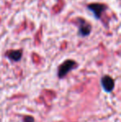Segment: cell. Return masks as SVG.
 <instances>
[{"label":"cell","mask_w":121,"mask_h":122,"mask_svg":"<svg viewBox=\"0 0 121 122\" xmlns=\"http://www.w3.org/2000/svg\"><path fill=\"white\" fill-rule=\"evenodd\" d=\"M76 66V62L73 60H66L61 65H60L58 68V77L59 78H64L71 70H73Z\"/></svg>","instance_id":"obj_1"},{"label":"cell","mask_w":121,"mask_h":122,"mask_svg":"<svg viewBox=\"0 0 121 122\" xmlns=\"http://www.w3.org/2000/svg\"><path fill=\"white\" fill-rule=\"evenodd\" d=\"M7 57L13 61H18L21 60L22 56H23V52L20 50H13V51H9L6 53Z\"/></svg>","instance_id":"obj_5"},{"label":"cell","mask_w":121,"mask_h":122,"mask_svg":"<svg viewBox=\"0 0 121 122\" xmlns=\"http://www.w3.org/2000/svg\"><path fill=\"white\" fill-rule=\"evenodd\" d=\"M87 8L89 10H91L96 19H100L103 13L107 9L106 5L101 4V3H91L87 5Z\"/></svg>","instance_id":"obj_2"},{"label":"cell","mask_w":121,"mask_h":122,"mask_svg":"<svg viewBox=\"0 0 121 122\" xmlns=\"http://www.w3.org/2000/svg\"><path fill=\"white\" fill-rule=\"evenodd\" d=\"M24 122H34V118L32 116H25L24 118Z\"/></svg>","instance_id":"obj_6"},{"label":"cell","mask_w":121,"mask_h":122,"mask_svg":"<svg viewBox=\"0 0 121 122\" xmlns=\"http://www.w3.org/2000/svg\"><path fill=\"white\" fill-rule=\"evenodd\" d=\"M102 89L106 93H110L115 88V81L110 76H104L100 80Z\"/></svg>","instance_id":"obj_3"},{"label":"cell","mask_w":121,"mask_h":122,"mask_svg":"<svg viewBox=\"0 0 121 122\" xmlns=\"http://www.w3.org/2000/svg\"><path fill=\"white\" fill-rule=\"evenodd\" d=\"M78 21V27H79V34L81 37H86L91 33V26L89 23L83 19L82 18H79L77 19Z\"/></svg>","instance_id":"obj_4"}]
</instances>
